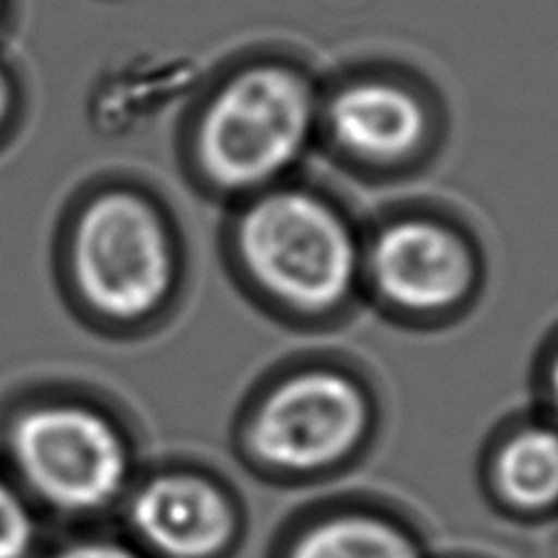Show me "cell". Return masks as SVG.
I'll use <instances>...</instances> for the list:
<instances>
[{
  "instance_id": "6da1fadb",
  "label": "cell",
  "mask_w": 558,
  "mask_h": 558,
  "mask_svg": "<svg viewBox=\"0 0 558 558\" xmlns=\"http://www.w3.org/2000/svg\"><path fill=\"white\" fill-rule=\"evenodd\" d=\"M323 86L283 54L229 62L192 104L182 162L205 195L242 202L293 180L317 143Z\"/></svg>"
},
{
  "instance_id": "7a4b0ae2",
  "label": "cell",
  "mask_w": 558,
  "mask_h": 558,
  "mask_svg": "<svg viewBox=\"0 0 558 558\" xmlns=\"http://www.w3.org/2000/svg\"><path fill=\"white\" fill-rule=\"evenodd\" d=\"M229 271L278 311L327 317L362 288V232L338 199L288 180L232 205Z\"/></svg>"
},
{
  "instance_id": "3957f363",
  "label": "cell",
  "mask_w": 558,
  "mask_h": 558,
  "mask_svg": "<svg viewBox=\"0 0 558 558\" xmlns=\"http://www.w3.org/2000/svg\"><path fill=\"white\" fill-rule=\"evenodd\" d=\"M76 293L96 315L138 323L158 315L187 276L185 239L166 202L133 185L86 202L70 239Z\"/></svg>"
},
{
  "instance_id": "277c9868",
  "label": "cell",
  "mask_w": 558,
  "mask_h": 558,
  "mask_svg": "<svg viewBox=\"0 0 558 558\" xmlns=\"http://www.w3.org/2000/svg\"><path fill=\"white\" fill-rule=\"evenodd\" d=\"M440 131L428 86L389 66L348 72L320 94L317 143L360 175H407L436 148Z\"/></svg>"
},
{
  "instance_id": "5b68a950",
  "label": "cell",
  "mask_w": 558,
  "mask_h": 558,
  "mask_svg": "<svg viewBox=\"0 0 558 558\" xmlns=\"http://www.w3.org/2000/svg\"><path fill=\"white\" fill-rule=\"evenodd\" d=\"M483 276L477 242L446 211L393 209L362 232V288L393 313H453L477 293Z\"/></svg>"
},
{
  "instance_id": "8992f818",
  "label": "cell",
  "mask_w": 558,
  "mask_h": 558,
  "mask_svg": "<svg viewBox=\"0 0 558 558\" xmlns=\"http://www.w3.org/2000/svg\"><path fill=\"white\" fill-rule=\"evenodd\" d=\"M11 458L37 497L66 512L106 505L126 475L117 430L96 413L62 403L15 418Z\"/></svg>"
},
{
  "instance_id": "52a82bcc",
  "label": "cell",
  "mask_w": 558,
  "mask_h": 558,
  "mask_svg": "<svg viewBox=\"0 0 558 558\" xmlns=\"http://www.w3.org/2000/svg\"><path fill=\"white\" fill-rule=\"evenodd\" d=\"M364 426V401L332 372H307L286 381L254 423L258 453L276 465L307 470L340 458Z\"/></svg>"
},
{
  "instance_id": "ba28073f",
  "label": "cell",
  "mask_w": 558,
  "mask_h": 558,
  "mask_svg": "<svg viewBox=\"0 0 558 558\" xmlns=\"http://www.w3.org/2000/svg\"><path fill=\"white\" fill-rule=\"evenodd\" d=\"M133 519L150 544L187 558L217 551L232 532V514L221 495L190 477L158 480L143 489Z\"/></svg>"
},
{
  "instance_id": "9c48e42d",
  "label": "cell",
  "mask_w": 558,
  "mask_h": 558,
  "mask_svg": "<svg viewBox=\"0 0 558 558\" xmlns=\"http://www.w3.org/2000/svg\"><path fill=\"white\" fill-rule=\"evenodd\" d=\"M502 483L524 507H546L558 499V436L529 430L514 438L502 456Z\"/></svg>"
},
{
  "instance_id": "30bf717a",
  "label": "cell",
  "mask_w": 558,
  "mask_h": 558,
  "mask_svg": "<svg viewBox=\"0 0 558 558\" xmlns=\"http://www.w3.org/2000/svg\"><path fill=\"white\" fill-rule=\"evenodd\" d=\"M293 558H413V554L389 526L369 519H338L307 534Z\"/></svg>"
},
{
  "instance_id": "8fae6325",
  "label": "cell",
  "mask_w": 558,
  "mask_h": 558,
  "mask_svg": "<svg viewBox=\"0 0 558 558\" xmlns=\"http://www.w3.org/2000/svg\"><path fill=\"white\" fill-rule=\"evenodd\" d=\"M35 538V522L25 499L0 480V558H25Z\"/></svg>"
},
{
  "instance_id": "7c38bea8",
  "label": "cell",
  "mask_w": 558,
  "mask_h": 558,
  "mask_svg": "<svg viewBox=\"0 0 558 558\" xmlns=\"http://www.w3.org/2000/svg\"><path fill=\"white\" fill-rule=\"evenodd\" d=\"M52 558H136L131 556L126 548L111 546V544H80L72 548H64Z\"/></svg>"
},
{
  "instance_id": "4fadbf2b",
  "label": "cell",
  "mask_w": 558,
  "mask_h": 558,
  "mask_svg": "<svg viewBox=\"0 0 558 558\" xmlns=\"http://www.w3.org/2000/svg\"><path fill=\"white\" fill-rule=\"evenodd\" d=\"M8 104H11V94H8V84L3 80V74H0V121H3V117H5Z\"/></svg>"
},
{
  "instance_id": "5bb4252c",
  "label": "cell",
  "mask_w": 558,
  "mask_h": 558,
  "mask_svg": "<svg viewBox=\"0 0 558 558\" xmlns=\"http://www.w3.org/2000/svg\"><path fill=\"white\" fill-rule=\"evenodd\" d=\"M551 384H554V393H556V401H558V357L554 360V369H551Z\"/></svg>"
}]
</instances>
